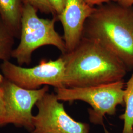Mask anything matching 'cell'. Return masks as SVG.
I'll return each mask as SVG.
<instances>
[{
  "instance_id": "obj_1",
  "label": "cell",
  "mask_w": 133,
  "mask_h": 133,
  "mask_svg": "<svg viewBox=\"0 0 133 133\" xmlns=\"http://www.w3.org/2000/svg\"><path fill=\"white\" fill-rule=\"evenodd\" d=\"M65 61V86L80 88L122 80L127 68L98 41L82 37L72 51L62 54Z\"/></svg>"
},
{
  "instance_id": "obj_2",
  "label": "cell",
  "mask_w": 133,
  "mask_h": 133,
  "mask_svg": "<svg viewBox=\"0 0 133 133\" xmlns=\"http://www.w3.org/2000/svg\"><path fill=\"white\" fill-rule=\"evenodd\" d=\"M82 37L98 41L127 68H133V6L110 2L95 6L84 24Z\"/></svg>"
},
{
  "instance_id": "obj_3",
  "label": "cell",
  "mask_w": 133,
  "mask_h": 133,
  "mask_svg": "<svg viewBox=\"0 0 133 133\" xmlns=\"http://www.w3.org/2000/svg\"><path fill=\"white\" fill-rule=\"evenodd\" d=\"M23 1L20 41L14 49L11 57L14 58L19 66L29 65L32 60L34 51L44 45H53L64 54L66 49L64 39L55 29L57 18L43 19L37 14L38 10L28 3Z\"/></svg>"
},
{
  "instance_id": "obj_4",
  "label": "cell",
  "mask_w": 133,
  "mask_h": 133,
  "mask_svg": "<svg viewBox=\"0 0 133 133\" xmlns=\"http://www.w3.org/2000/svg\"><path fill=\"white\" fill-rule=\"evenodd\" d=\"M123 80L109 84L80 88H55L59 101L71 102L79 100L90 105L88 109L89 120L92 123L104 126L105 114L114 115L118 105L124 104Z\"/></svg>"
},
{
  "instance_id": "obj_5",
  "label": "cell",
  "mask_w": 133,
  "mask_h": 133,
  "mask_svg": "<svg viewBox=\"0 0 133 133\" xmlns=\"http://www.w3.org/2000/svg\"><path fill=\"white\" fill-rule=\"evenodd\" d=\"M1 69L6 79L29 90L38 89L42 85L64 88L65 61L62 56L55 60H42L31 68H24L9 61H3Z\"/></svg>"
},
{
  "instance_id": "obj_6",
  "label": "cell",
  "mask_w": 133,
  "mask_h": 133,
  "mask_svg": "<svg viewBox=\"0 0 133 133\" xmlns=\"http://www.w3.org/2000/svg\"><path fill=\"white\" fill-rule=\"evenodd\" d=\"M36 105L38 112L33 116L31 133H89V125L71 118L53 93H46Z\"/></svg>"
},
{
  "instance_id": "obj_7",
  "label": "cell",
  "mask_w": 133,
  "mask_h": 133,
  "mask_svg": "<svg viewBox=\"0 0 133 133\" xmlns=\"http://www.w3.org/2000/svg\"><path fill=\"white\" fill-rule=\"evenodd\" d=\"M5 96V124H12L32 132L34 130L32 109L34 105L48 93L49 87L44 86L29 90L15 84L5 78L3 84Z\"/></svg>"
},
{
  "instance_id": "obj_8",
  "label": "cell",
  "mask_w": 133,
  "mask_h": 133,
  "mask_svg": "<svg viewBox=\"0 0 133 133\" xmlns=\"http://www.w3.org/2000/svg\"><path fill=\"white\" fill-rule=\"evenodd\" d=\"M95 9L84 0H66L64 9L57 17L64 30L66 52L72 51L81 41L86 21Z\"/></svg>"
},
{
  "instance_id": "obj_9",
  "label": "cell",
  "mask_w": 133,
  "mask_h": 133,
  "mask_svg": "<svg viewBox=\"0 0 133 133\" xmlns=\"http://www.w3.org/2000/svg\"><path fill=\"white\" fill-rule=\"evenodd\" d=\"M23 0H0V18L16 36L20 32Z\"/></svg>"
},
{
  "instance_id": "obj_10",
  "label": "cell",
  "mask_w": 133,
  "mask_h": 133,
  "mask_svg": "<svg viewBox=\"0 0 133 133\" xmlns=\"http://www.w3.org/2000/svg\"><path fill=\"white\" fill-rule=\"evenodd\" d=\"M124 101L125 110L119 118L124 121L122 133H133V74L126 83Z\"/></svg>"
},
{
  "instance_id": "obj_11",
  "label": "cell",
  "mask_w": 133,
  "mask_h": 133,
  "mask_svg": "<svg viewBox=\"0 0 133 133\" xmlns=\"http://www.w3.org/2000/svg\"><path fill=\"white\" fill-rule=\"evenodd\" d=\"M14 35L0 18V60L9 61L14 50Z\"/></svg>"
},
{
  "instance_id": "obj_12",
  "label": "cell",
  "mask_w": 133,
  "mask_h": 133,
  "mask_svg": "<svg viewBox=\"0 0 133 133\" xmlns=\"http://www.w3.org/2000/svg\"><path fill=\"white\" fill-rule=\"evenodd\" d=\"M24 1L32 5L35 8L41 12L45 14H55L52 8L48 3L47 0H24Z\"/></svg>"
},
{
  "instance_id": "obj_13",
  "label": "cell",
  "mask_w": 133,
  "mask_h": 133,
  "mask_svg": "<svg viewBox=\"0 0 133 133\" xmlns=\"http://www.w3.org/2000/svg\"><path fill=\"white\" fill-rule=\"evenodd\" d=\"M6 109L4 92L3 87L0 89V127L6 125L5 124Z\"/></svg>"
},
{
  "instance_id": "obj_14",
  "label": "cell",
  "mask_w": 133,
  "mask_h": 133,
  "mask_svg": "<svg viewBox=\"0 0 133 133\" xmlns=\"http://www.w3.org/2000/svg\"><path fill=\"white\" fill-rule=\"evenodd\" d=\"M48 3L52 8L56 15L61 14L64 9L66 0H47Z\"/></svg>"
},
{
  "instance_id": "obj_15",
  "label": "cell",
  "mask_w": 133,
  "mask_h": 133,
  "mask_svg": "<svg viewBox=\"0 0 133 133\" xmlns=\"http://www.w3.org/2000/svg\"><path fill=\"white\" fill-rule=\"evenodd\" d=\"M87 4L92 6L95 7L110 2H116L117 0H84Z\"/></svg>"
},
{
  "instance_id": "obj_16",
  "label": "cell",
  "mask_w": 133,
  "mask_h": 133,
  "mask_svg": "<svg viewBox=\"0 0 133 133\" xmlns=\"http://www.w3.org/2000/svg\"><path fill=\"white\" fill-rule=\"evenodd\" d=\"M116 2L124 6L130 7L133 6V0H117Z\"/></svg>"
},
{
  "instance_id": "obj_17",
  "label": "cell",
  "mask_w": 133,
  "mask_h": 133,
  "mask_svg": "<svg viewBox=\"0 0 133 133\" xmlns=\"http://www.w3.org/2000/svg\"><path fill=\"white\" fill-rule=\"evenodd\" d=\"M4 80H5V77L0 73V89H1L2 87V85Z\"/></svg>"
}]
</instances>
